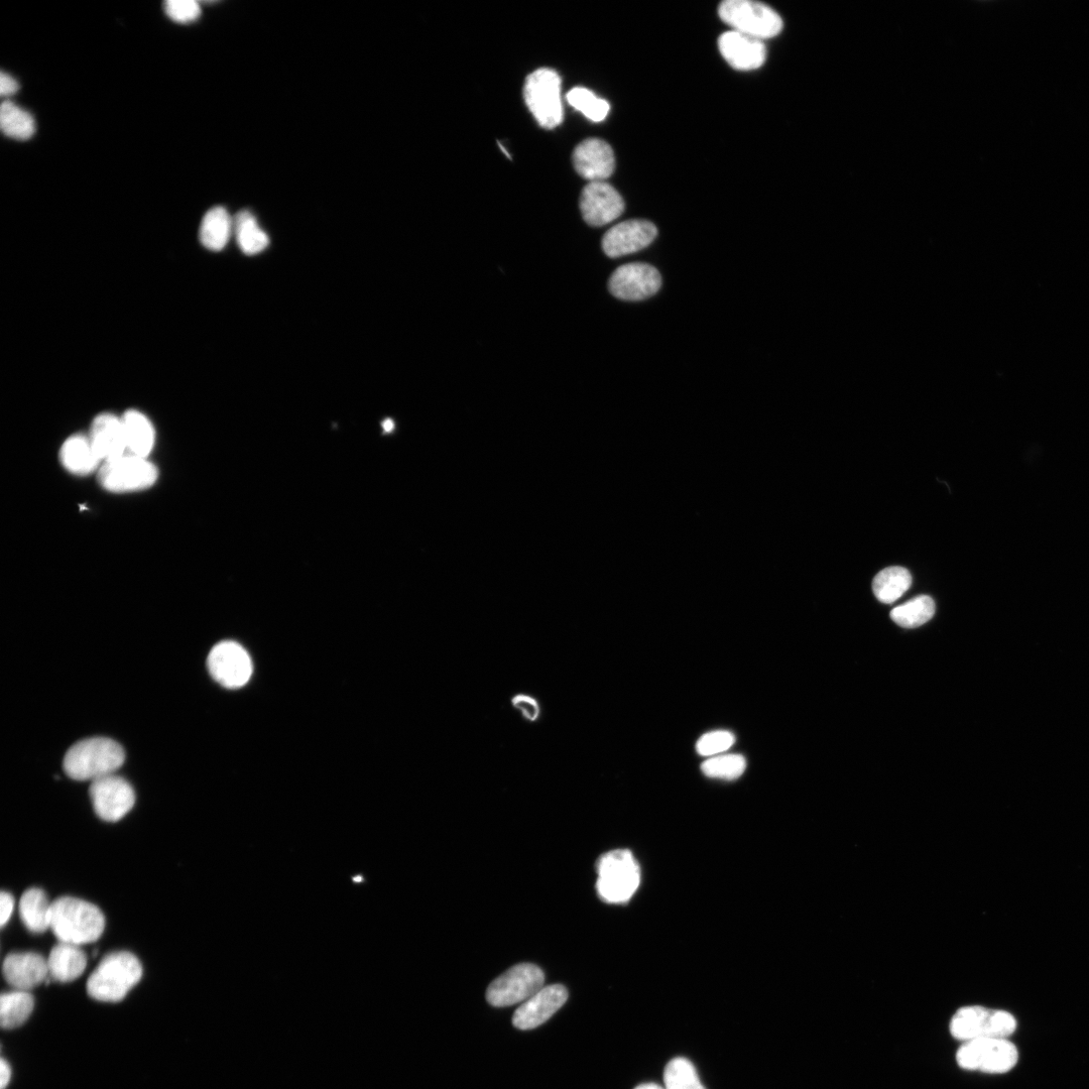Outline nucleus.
I'll use <instances>...</instances> for the list:
<instances>
[{"label": "nucleus", "mask_w": 1089, "mask_h": 1089, "mask_svg": "<svg viewBox=\"0 0 1089 1089\" xmlns=\"http://www.w3.org/2000/svg\"><path fill=\"white\" fill-rule=\"evenodd\" d=\"M143 966L139 958L128 951L106 955L87 982L88 995L99 1002L123 1001L140 983Z\"/></svg>", "instance_id": "1"}, {"label": "nucleus", "mask_w": 1089, "mask_h": 1089, "mask_svg": "<svg viewBox=\"0 0 1089 1089\" xmlns=\"http://www.w3.org/2000/svg\"><path fill=\"white\" fill-rule=\"evenodd\" d=\"M104 928L102 912L89 902L62 897L52 903L50 929L60 942L78 946L95 942Z\"/></svg>", "instance_id": "2"}, {"label": "nucleus", "mask_w": 1089, "mask_h": 1089, "mask_svg": "<svg viewBox=\"0 0 1089 1089\" xmlns=\"http://www.w3.org/2000/svg\"><path fill=\"white\" fill-rule=\"evenodd\" d=\"M125 760V751L119 744L106 738H92L75 744L67 752L63 767L71 779L93 782L113 775Z\"/></svg>", "instance_id": "3"}, {"label": "nucleus", "mask_w": 1089, "mask_h": 1089, "mask_svg": "<svg viewBox=\"0 0 1089 1089\" xmlns=\"http://www.w3.org/2000/svg\"><path fill=\"white\" fill-rule=\"evenodd\" d=\"M596 868V890L604 902L627 903L640 887L641 870L634 855L628 850H616L603 855Z\"/></svg>", "instance_id": "4"}, {"label": "nucleus", "mask_w": 1089, "mask_h": 1089, "mask_svg": "<svg viewBox=\"0 0 1089 1089\" xmlns=\"http://www.w3.org/2000/svg\"><path fill=\"white\" fill-rule=\"evenodd\" d=\"M949 1027L952 1037L963 1043L984 1038L1008 1039L1016 1031L1017 1021L1007 1011L971 1006L959 1009Z\"/></svg>", "instance_id": "5"}, {"label": "nucleus", "mask_w": 1089, "mask_h": 1089, "mask_svg": "<svg viewBox=\"0 0 1089 1089\" xmlns=\"http://www.w3.org/2000/svg\"><path fill=\"white\" fill-rule=\"evenodd\" d=\"M157 467L147 458L131 453L103 462L98 470L101 487L111 493H132L154 486Z\"/></svg>", "instance_id": "6"}, {"label": "nucleus", "mask_w": 1089, "mask_h": 1089, "mask_svg": "<svg viewBox=\"0 0 1089 1089\" xmlns=\"http://www.w3.org/2000/svg\"><path fill=\"white\" fill-rule=\"evenodd\" d=\"M718 14L734 31L762 41L778 36L783 29V21L773 9L751 0H726Z\"/></svg>", "instance_id": "7"}, {"label": "nucleus", "mask_w": 1089, "mask_h": 1089, "mask_svg": "<svg viewBox=\"0 0 1089 1089\" xmlns=\"http://www.w3.org/2000/svg\"><path fill=\"white\" fill-rule=\"evenodd\" d=\"M960 1068L1003 1074L1011 1071L1019 1061L1015 1044L1003 1038H984L963 1042L956 1053Z\"/></svg>", "instance_id": "8"}, {"label": "nucleus", "mask_w": 1089, "mask_h": 1089, "mask_svg": "<svg viewBox=\"0 0 1089 1089\" xmlns=\"http://www.w3.org/2000/svg\"><path fill=\"white\" fill-rule=\"evenodd\" d=\"M561 78L551 69H539L530 74L524 87L527 106L538 124L547 130L558 127L563 120Z\"/></svg>", "instance_id": "9"}, {"label": "nucleus", "mask_w": 1089, "mask_h": 1089, "mask_svg": "<svg viewBox=\"0 0 1089 1089\" xmlns=\"http://www.w3.org/2000/svg\"><path fill=\"white\" fill-rule=\"evenodd\" d=\"M544 984L545 975L539 966L532 963L518 964L490 985L487 1000L498 1008L524 1003L538 993Z\"/></svg>", "instance_id": "10"}, {"label": "nucleus", "mask_w": 1089, "mask_h": 1089, "mask_svg": "<svg viewBox=\"0 0 1089 1089\" xmlns=\"http://www.w3.org/2000/svg\"><path fill=\"white\" fill-rule=\"evenodd\" d=\"M207 666L213 679L228 689L244 687L254 672L247 650L233 641L217 644L208 656Z\"/></svg>", "instance_id": "11"}, {"label": "nucleus", "mask_w": 1089, "mask_h": 1089, "mask_svg": "<svg viewBox=\"0 0 1089 1089\" xmlns=\"http://www.w3.org/2000/svg\"><path fill=\"white\" fill-rule=\"evenodd\" d=\"M89 794L95 813L107 822L123 819L136 803L132 785L114 774L93 781Z\"/></svg>", "instance_id": "12"}, {"label": "nucleus", "mask_w": 1089, "mask_h": 1089, "mask_svg": "<svg viewBox=\"0 0 1089 1089\" xmlns=\"http://www.w3.org/2000/svg\"><path fill=\"white\" fill-rule=\"evenodd\" d=\"M662 286L659 271L643 263L628 264L617 269L609 281L612 295L623 301L637 302L656 295Z\"/></svg>", "instance_id": "13"}, {"label": "nucleus", "mask_w": 1089, "mask_h": 1089, "mask_svg": "<svg viewBox=\"0 0 1089 1089\" xmlns=\"http://www.w3.org/2000/svg\"><path fill=\"white\" fill-rule=\"evenodd\" d=\"M657 235L656 225L648 220L624 221L604 234L602 249L605 255L617 259L648 248Z\"/></svg>", "instance_id": "14"}, {"label": "nucleus", "mask_w": 1089, "mask_h": 1089, "mask_svg": "<svg viewBox=\"0 0 1089 1089\" xmlns=\"http://www.w3.org/2000/svg\"><path fill=\"white\" fill-rule=\"evenodd\" d=\"M580 210L587 224L600 227L619 218L625 210V202L610 184L590 182L582 191Z\"/></svg>", "instance_id": "15"}, {"label": "nucleus", "mask_w": 1089, "mask_h": 1089, "mask_svg": "<svg viewBox=\"0 0 1089 1089\" xmlns=\"http://www.w3.org/2000/svg\"><path fill=\"white\" fill-rule=\"evenodd\" d=\"M568 1000L562 985L543 987L515 1012L513 1024L520 1030L535 1029L547 1022Z\"/></svg>", "instance_id": "16"}, {"label": "nucleus", "mask_w": 1089, "mask_h": 1089, "mask_svg": "<svg viewBox=\"0 0 1089 1089\" xmlns=\"http://www.w3.org/2000/svg\"><path fill=\"white\" fill-rule=\"evenodd\" d=\"M572 159L577 173L590 182H604L615 172L614 151L607 142L599 139H588L579 144Z\"/></svg>", "instance_id": "17"}, {"label": "nucleus", "mask_w": 1089, "mask_h": 1089, "mask_svg": "<svg viewBox=\"0 0 1089 1089\" xmlns=\"http://www.w3.org/2000/svg\"><path fill=\"white\" fill-rule=\"evenodd\" d=\"M718 47L724 60L740 71L756 70L767 59V48L762 40L737 31L721 35Z\"/></svg>", "instance_id": "18"}, {"label": "nucleus", "mask_w": 1089, "mask_h": 1089, "mask_svg": "<svg viewBox=\"0 0 1089 1089\" xmlns=\"http://www.w3.org/2000/svg\"><path fill=\"white\" fill-rule=\"evenodd\" d=\"M3 974L13 988L29 992L49 977L48 961L35 952L11 953L5 958Z\"/></svg>", "instance_id": "19"}, {"label": "nucleus", "mask_w": 1089, "mask_h": 1089, "mask_svg": "<svg viewBox=\"0 0 1089 1089\" xmlns=\"http://www.w3.org/2000/svg\"><path fill=\"white\" fill-rule=\"evenodd\" d=\"M89 440L96 455L103 462L129 452L123 419L113 414H100L94 419Z\"/></svg>", "instance_id": "20"}, {"label": "nucleus", "mask_w": 1089, "mask_h": 1089, "mask_svg": "<svg viewBox=\"0 0 1089 1089\" xmlns=\"http://www.w3.org/2000/svg\"><path fill=\"white\" fill-rule=\"evenodd\" d=\"M49 976L60 983H71L83 975L87 956L80 946L60 942L47 959Z\"/></svg>", "instance_id": "21"}, {"label": "nucleus", "mask_w": 1089, "mask_h": 1089, "mask_svg": "<svg viewBox=\"0 0 1089 1089\" xmlns=\"http://www.w3.org/2000/svg\"><path fill=\"white\" fill-rule=\"evenodd\" d=\"M60 461L68 471L76 475L93 473L101 462L89 437L84 435H73L64 442L60 450Z\"/></svg>", "instance_id": "22"}, {"label": "nucleus", "mask_w": 1089, "mask_h": 1089, "mask_svg": "<svg viewBox=\"0 0 1089 1089\" xmlns=\"http://www.w3.org/2000/svg\"><path fill=\"white\" fill-rule=\"evenodd\" d=\"M232 233L233 218L225 208L216 206L204 215L199 238L205 249L220 252L227 246Z\"/></svg>", "instance_id": "23"}, {"label": "nucleus", "mask_w": 1089, "mask_h": 1089, "mask_svg": "<svg viewBox=\"0 0 1089 1089\" xmlns=\"http://www.w3.org/2000/svg\"><path fill=\"white\" fill-rule=\"evenodd\" d=\"M233 232L240 250L248 256L258 255L270 245L268 234L251 211L244 210L236 214L233 218Z\"/></svg>", "instance_id": "24"}, {"label": "nucleus", "mask_w": 1089, "mask_h": 1089, "mask_svg": "<svg viewBox=\"0 0 1089 1089\" xmlns=\"http://www.w3.org/2000/svg\"><path fill=\"white\" fill-rule=\"evenodd\" d=\"M128 450L131 454L148 458L155 445V429L143 413L131 410L123 418Z\"/></svg>", "instance_id": "25"}, {"label": "nucleus", "mask_w": 1089, "mask_h": 1089, "mask_svg": "<svg viewBox=\"0 0 1089 1089\" xmlns=\"http://www.w3.org/2000/svg\"><path fill=\"white\" fill-rule=\"evenodd\" d=\"M19 908L21 919L28 930L39 934L50 929L52 903L43 890L32 888L26 891Z\"/></svg>", "instance_id": "26"}, {"label": "nucleus", "mask_w": 1089, "mask_h": 1089, "mask_svg": "<svg viewBox=\"0 0 1089 1089\" xmlns=\"http://www.w3.org/2000/svg\"><path fill=\"white\" fill-rule=\"evenodd\" d=\"M0 129L8 138L28 141L36 133V123L30 112L6 100L0 107Z\"/></svg>", "instance_id": "27"}, {"label": "nucleus", "mask_w": 1089, "mask_h": 1089, "mask_svg": "<svg viewBox=\"0 0 1089 1089\" xmlns=\"http://www.w3.org/2000/svg\"><path fill=\"white\" fill-rule=\"evenodd\" d=\"M33 996L26 991L5 993L0 999V1023L6 1030L16 1029L25 1024L34 1011Z\"/></svg>", "instance_id": "28"}, {"label": "nucleus", "mask_w": 1089, "mask_h": 1089, "mask_svg": "<svg viewBox=\"0 0 1089 1089\" xmlns=\"http://www.w3.org/2000/svg\"><path fill=\"white\" fill-rule=\"evenodd\" d=\"M911 585L910 572L904 567L892 566L878 573L873 582V590L878 600L891 604L904 595Z\"/></svg>", "instance_id": "29"}, {"label": "nucleus", "mask_w": 1089, "mask_h": 1089, "mask_svg": "<svg viewBox=\"0 0 1089 1089\" xmlns=\"http://www.w3.org/2000/svg\"><path fill=\"white\" fill-rule=\"evenodd\" d=\"M935 615V602L927 595L900 605L891 613V619L905 629H916L928 623Z\"/></svg>", "instance_id": "30"}, {"label": "nucleus", "mask_w": 1089, "mask_h": 1089, "mask_svg": "<svg viewBox=\"0 0 1089 1089\" xmlns=\"http://www.w3.org/2000/svg\"><path fill=\"white\" fill-rule=\"evenodd\" d=\"M665 1089H706L694 1065L686 1058L672 1059L664 1072Z\"/></svg>", "instance_id": "31"}, {"label": "nucleus", "mask_w": 1089, "mask_h": 1089, "mask_svg": "<svg viewBox=\"0 0 1089 1089\" xmlns=\"http://www.w3.org/2000/svg\"><path fill=\"white\" fill-rule=\"evenodd\" d=\"M568 103L580 111L594 123L607 118L611 106L607 100L598 98L592 91L583 87H575L567 94Z\"/></svg>", "instance_id": "32"}, {"label": "nucleus", "mask_w": 1089, "mask_h": 1089, "mask_svg": "<svg viewBox=\"0 0 1089 1089\" xmlns=\"http://www.w3.org/2000/svg\"><path fill=\"white\" fill-rule=\"evenodd\" d=\"M747 761L741 755H722L706 760L701 771L706 777L726 781L739 779L746 771Z\"/></svg>", "instance_id": "33"}, {"label": "nucleus", "mask_w": 1089, "mask_h": 1089, "mask_svg": "<svg viewBox=\"0 0 1089 1089\" xmlns=\"http://www.w3.org/2000/svg\"><path fill=\"white\" fill-rule=\"evenodd\" d=\"M736 742L735 736L726 731H716L702 736L697 744L696 751L702 757L720 755L730 750Z\"/></svg>", "instance_id": "34"}, {"label": "nucleus", "mask_w": 1089, "mask_h": 1089, "mask_svg": "<svg viewBox=\"0 0 1089 1089\" xmlns=\"http://www.w3.org/2000/svg\"><path fill=\"white\" fill-rule=\"evenodd\" d=\"M166 15L179 24H190L201 16V7L195 0H168L164 5Z\"/></svg>", "instance_id": "35"}, {"label": "nucleus", "mask_w": 1089, "mask_h": 1089, "mask_svg": "<svg viewBox=\"0 0 1089 1089\" xmlns=\"http://www.w3.org/2000/svg\"><path fill=\"white\" fill-rule=\"evenodd\" d=\"M511 704L530 723L538 722L542 716L541 704L533 695L517 693L512 697Z\"/></svg>", "instance_id": "36"}, {"label": "nucleus", "mask_w": 1089, "mask_h": 1089, "mask_svg": "<svg viewBox=\"0 0 1089 1089\" xmlns=\"http://www.w3.org/2000/svg\"><path fill=\"white\" fill-rule=\"evenodd\" d=\"M14 908V897L10 893L3 892L2 895H0V925H2V927H5L10 921Z\"/></svg>", "instance_id": "37"}, {"label": "nucleus", "mask_w": 1089, "mask_h": 1089, "mask_svg": "<svg viewBox=\"0 0 1089 1089\" xmlns=\"http://www.w3.org/2000/svg\"><path fill=\"white\" fill-rule=\"evenodd\" d=\"M20 89L18 81L6 72L0 74V95L3 97H11L15 95Z\"/></svg>", "instance_id": "38"}, {"label": "nucleus", "mask_w": 1089, "mask_h": 1089, "mask_svg": "<svg viewBox=\"0 0 1089 1089\" xmlns=\"http://www.w3.org/2000/svg\"><path fill=\"white\" fill-rule=\"evenodd\" d=\"M12 1077V1069L10 1064L2 1059L0 1062V1089H6L9 1085Z\"/></svg>", "instance_id": "39"}, {"label": "nucleus", "mask_w": 1089, "mask_h": 1089, "mask_svg": "<svg viewBox=\"0 0 1089 1089\" xmlns=\"http://www.w3.org/2000/svg\"><path fill=\"white\" fill-rule=\"evenodd\" d=\"M635 1089H665V1087H662V1086H660V1085H658L656 1083H645V1084L639 1085Z\"/></svg>", "instance_id": "40"}, {"label": "nucleus", "mask_w": 1089, "mask_h": 1089, "mask_svg": "<svg viewBox=\"0 0 1089 1089\" xmlns=\"http://www.w3.org/2000/svg\"><path fill=\"white\" fill-rule=\"evenodd\" d=\"M393 428H394V423H393V421H392V420H386V421H385V423H384V429H385V430H386L387 432H390V431H392V430H393Z\"/></svg>", "instance_id": "41"}]
</instances>
